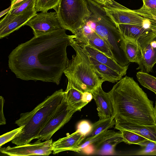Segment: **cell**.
I'll list each match as a JSON object with an SVG mask.
<instances>
[{
	"label": "cell",
	"mask_w": 156,
	"mask_h": 156,
	"mask_svg": "<svg viewBox=\"0 0 156 156\" xmlns=\"http://www.w3.org/2000/svg\"><path fill=\"white\" fill-rule=\"evenodd\" d=\"M107 0L108 1H109V2H111V0Z\"/></svg>",
	"instance_id": "obj_38"
},
{
	"label": "cell",
	"mask_w": 156,
	"mask_h": 156,
	"mask_svg": "<svg viewBox=\"0 0 156 156\" xmlns=\"http://www.w3.org/2000/svg\"><path fill=\"white\" fill-rule=\"evenodd\" d=\"M91 93L97 105L99 119L114 117V105L110 91L105 92L101 85Z\"/></svg>",
	"instance_id": "obj_12"
},
{
	"label": "cell",
	"mask_w": 156,
	"mask_h": 156,
	"mask_svg": "<svg viewBox=\"0 0 156 156\" xmlns=\"http://www.w3.org/2000/svg\"><path fill=\"white\" fill-rule=\"evenodd\" d=\"M154 108L155 112V114L156 115V101H155V106L154 107Z\"/></svg>",
	"instance_id": "obj_37"
},
{
	"label": "cell",
	"mask_w": 156,
	"mask_h": 156,
	"mask_svg": "<svg viewBox=\"0 0 156 156\" xmlns=\"http://www.w3.org/2000/svg\"><path fill=\"white\" fill-rule=\"evenodd\" d=\"M84 136L76 130L66 137L53 142L52 153L55 154L63 151H70L79 153V145Z\"/></svg>",
	"instance_id": "obj_13"
},
{
	"label": "cell",
	"mask_w": 156,
	"mask_h": 156,
	"mask_svg": "<svg viewBox=\"0 0 156 156\" xmlns=\"http://www.w3.org/2000/svg\"><path fill=\"white\" fill-rule=\"evenodd\" d=\"M93 98L92 94L89 92L83 93V98L85 102L87 104Z\"/></svg>",
	"instance_id": "obj_35"
},
{
	"label": "cell",
	"mask_w": 156,
	"mask_h": 156,
	"mask_svg": "<svg viewBox=\"0 0 156 156\" xmlns=\"http://www.w3.org/2000/svg\"><path fill=\"white\" fill-rule=\"evenodd\" d=\"M64 94L65 99L68 103L77 111H80L87 104L84 100L83 93L69 83H68Z\"/></svg>",
	"instance_id": "obj_20"
},
{
	"label": "cell",
	"mask_w": 156,
	"mask_h": 156,
	"mask_svg": "<svg viewBox=\"0 0 156 156\" xmlns=\"http://www.w3.org/2000/svg\"><path fill=\"white\" fill-rule=\"evenodd\" d=\"M81 46L83 48L90 56L99 62L110 67L122 76L126 74L129 65L124 67L121 66L113 58L109 57L89 45Z\"/></svg>",
	"instance_id": "obj_14"
},
{
	"label": "cell",
	"mask_w": 156,
	"mask_h": 156,
	"mask_svg": "<svg viewBox=\"0 0 156 156\" xmlns=\"http://www.w3.org/2000/svg\"><path fill=\"white\" fill-rule=\"evenodd\" d=\"M25 125L19 127L10 132L3 134L0 137V147L12 141L21 132Z\"/></svg>",
	"instance_id": "obj_32"
},
{
	"label": "cell",
	"mask_w": 156,
	"mask_h": 156,
	"mask_svg": "<svg viewBox=\"0 0 156 156\" xmlns=\"http://www.w3.org/2000/svg\"><path fill=\"white\" fill-rule=\"evenodd\" d=\"M111 1V4L103 6L116 26L120 24L145 25L156 21L136 13L114 0Z\"/></svg>",
	"instance_id": "obj_9"
},
{
	"label": "cell",
	"mask_w": 156,
	"mask_h": 156,
	"mask_svg": "<svg viewBox=\"0 0 156 156\" xmlns=\"http://www.w3.org/2000/svg\"><path fill=\"white\" fill-rule=\"evenodd\" d=\"M62 28L34 36L19 44L9 55L8 66L17 78L58 85L69 61V35Z\"/></svg>",
	"instance_id": "obj_1"
},
{
	"label": "cell",
	"mask_w": 156,
	"mask_h": 156,
	"mask_svg": "<svg viewBox=\"0 0 156 156\" xmlns=\"http://www.w3.org/2000/svg\"><path fill=\"white\" fill-rule=\"evenodd\" d=\"M36 0H22L11 5V8L5 16L0 21V28L3 27L16 16L35 9Z\"/></svg>",
	"instance_id": "obj_18"
},
{
	"label": "cell",
	"mask_w": 156,
	"mask_h": 156,
	"mask_svg": "<svg viewBox=\"0 0 156 156\" xmlns=\"http://www.w3.org/2000/svg\"><path fill=\"white\" fill-rule=\"evenodd\" d=\"M123 129L132 131L156 142V125L145 126L132 125L125 127Z\"/></svg>",
	"instance_id": "obj_23"
},
{
	"label": "cell",
	"mask_w": 156,
	"mask_h": 156,
	"mask_svg": "<svg viewBox=\"0 0 156 156\" xmlns=\"http://www.w3.org/2000/svg\"><path fill=\"white\" fill-rule=\"evenodd\" d=\"M77 110L69 105L65 97L35 139L39 143L51 139L53 135L71 119Z\"/></svg>",
	"instance_id": "obj_7"
},
{
	"label": "cell",
	"mask_w": 156,
	"mask_h": 156,
	"mask_svg": "<svg viewBox=\"0 0 156 156\" xmlns=\"http://www.w3.org/2000/svg\"><path fill=\"white\" fill-rule=\"evenodd\" d=\"M142 1V6L133 11L142 16L156 21V0Z\"/></svg>",
	"instance_id": "obj_25"
},
{
	"label": "cell",
	"mask_w": 156,
	"mask_h": 156,
	"mask_svg": "<svg viewBox=\"0 0 156 156\" xmlns=\"http://www.w3.org/2000/svg\"><path fill=\"white\" fill-rule=\"evenodd\" d=\"M37 12L35 9H32L15 16L10 22L0 28V38L2 39L9 36L25 25Z\"/></svg>",
	"instance_id": "obj_15"
},
{
	"label": "cell",
	"mask_w": 156,
	"mask_h": 156,
	"mask_svg": "<svg viewBox=\"0 0 156 156\" xmlns=\"http://www.w3.org/2000/svg\"><path fill=\"white\" fill-rule=\"evenodd\" d=\"M117 26L125 39L137 43L142 50L156 37V21L145 25L120 24Z\"/></svg>",
	"instance_id": "obj_8"
},
{
	"label": "cell",
	"mask_w": 156,
	"mask_h": 156,
	"mask_svg": "<svg viewBox=\"0 0 156 156\" xmlns=\"http://www.w3.org/2000/svg\"><path fill=\"white\" fill-rule=\"evenodd\" d=\"M138 145L144 146L145 148L137 152L136 155H156V142L150 140L140 143Z\"/></svg>",
	"instance_id": "obj_31"
},
{
	"label": "cell",
	"mask_w": 156,
	"mask_h": 156,
	"mask_svg": "<svg viewBox=\"0 0 156 156\" xmlns=\"http://www.w3.org/2000/svg\"><path fill=\"white\" fill-rule=\"evenodd\" d=\"M125 52L129 62H135L138 65L141 62L142 58V51L141 47L137 43L125 39Z\"/></svg>",
	"instance_id": "obj_22"
},
{
	"label": "cell",
	"mask_w": 156,
	"mask_h": 156,
	"mask_svg": "<svg viewBox=\"0 0 156 156\" xmlns=\"http://www.w3.org/2000/svg\"><path fill=\"white\" fill-rule=\"evenodd\" d=\"M56 12L62 27L74 34L91 14L87 0H60Z\"/></svg>",
	"instance_id": "obj_6"
},
{
	"label": "cell",
	"mask_w": 156,
	"mask_h": 156,
	"mask_svg": "<svg viewBox=\"0 0 156 156\" xmlns=\"http://www.w3.org/2000/svg\"><path fill=\"white\" fill-rule=\"evenodd\" d=\"M69 45L75 55L69 61L64 73L68 83L84 93H91L104 82L96 74L91 66L89 56L85 49L75 40L74 35H69Z\"/></svg>",
	"instance_id": "obj_4"
},
{
	"label": "cell",
	"mask_w": 156,
	"mask_h": 156,
	"mask_svg": "<svg viewBox=\"0 0 156 156\" xmlns=\"http://www.w3.org/2000/svg\"><path fill=\"white\" fill-rule=\"evenodd\" d=\"M95 2L98 3L100 4L102 6H105L107 5V4H110L112 3V2H109L107 0H93Z\"/></svg>",
	"instance_id": "obj_36"
},
{
	"label": "cell",
	"mask_w": 156,
	"mask_h": 156,
	"mask_svg": "<svg viewBox=\"0 0 156 156\" xmlns=\"http://www.w3.org/2000/svg\"><path fill=\"white\" fill-rule=\"evenodd\" d=\"M142 51V59L137 69L149 73L156 63V37Z\"/></svg>",
	"instance_id": "obj_16"
},
{
	"label": "cell",
	"mask_w": 156,
	"mask_h": 156,
	"mask_svg": "<svg viewBox=\"0 0 156 156\" xmlns=\"http://www.w3.org/2000/svg\"><path fill=\"white\" fill-rule=\"evenodd\" d=\"M114 108L115 128L119 130L132 125H156L153 102L133 77L126 76L110 91Z\"/></svg>",
	"instance_id": "obj_2"
},
{
	"label": "cell",
	"mask_w": 156,
	"mask_h": 156,
	"mask_svg": "<svg viewBox=\"0 0 156 156\" xmlns=\"http://www.w3.org/2000/svg\"><path fill=\"white\" fill-rule=\"evenodd\" d=\"M89 58L94 70L104 82L107 81L115 83L122 78L121 75L110 67L99 62L90 56Z\"/></svg>",
	"instance_id": "obj_17"
},
{
	"label": "cell",
	"mask_w": 156,
	"mask_h": 156,
	"mask_svg": "<svg viewBox=\"0 0 156 156\" xmlns=\"http://www.w3.org/2000/svg\"><path fill=\"white\" fill-rule=\"evenodd\" d=\"M137 80L141 85L156 95V77L148 73L139 71L136 73Z\"/></svg>",
	"instance_id": "obj_26"
},
{
	"label": "cell",
	"mask_w": 156,
	"mask_h": 156,
	"mask_svg": "<svg viewBox=\"0 0 156 156\" xmlns=\"http://www.w3.org/2000/svg\"><path fill=\"white\" fill-rule=\"evenodd\" d=\"M94 31L86 23L77 32L74 34L75 41L80 45L88 44V37Z\"/></svg>",
	"instance_id": "obj_28"
},
{
	"label": "cell",
	"mask_w": 156,
	"mask_h": 156,
	"mask_svg": "<svg viewBox=\"0 0 156 156\" xmlns=\"http://www.w3.org/2000/svg\"><path fill=\"white\" fill-rule=\"evenodd\" d=\"M33 30L34 36L48 33L62 28L57 12H43L36 13L26 23Z\"/></svg>",
	"instance_id": "obj_10"
},
{
	"label": "cell",
	"mask_w": 156,
	"mask_h": 156,
	"mask_svg": "<svg viewBox=\"0 0 156 156\" xmlns=\"http://www.w3.org/2000/svg\"><path fill=\"white\" fill-rule=\"evenodd\" d=\"M109 57L112 55L108 45L94 31L88 37V44Z\"/></svg>",
	"instance_id": "obj_24"
},
{
	"label": "cell",
	"mask_w": 156,
	"mask_h": 156,
	"mask_svg": "<svg viewBox=\"0 0 156 156\" xmlns=\"http://www.w3.org/2000/svg\"><path fill=\"white\" fill-rule=\"evenodd\" d=\"M64 98V91L60 89L48 96L32 111L21 113L15 123L19 127L25 126L12 143L19 146L35 139Z\"/></svg>",
	"instance_id": "obj_3"
},
{
	"label": "cell",
	"mask_w": 156,
	"mask_h": 156,
	"mask_svg": "<svg viewBox=\"0 0 156 156\" xmlns=\"http://www.w3.org/2000/svg\"><path fill=\"white\" fill-rule=\"evenodd\" d=\"M5 100L3 97L0 96V125H4L6 124V119L4 115L3 106Z\"/></svg>",
	"instance_id": "obj_34"
},
{
	"label": "cell",
	"mask_w": 156,
	"mask_h": 156,
	"mask_svg": "<svg viewBox=\"0 0 156 156\" xmlns=\"http://www.w3.org/2000/svg\"><path fill=\"white\" fill-rule=\"evenodd\" d=\"M115 125L114 117L101 119L91 124L90 131L84 136L82 141L91 138L113 127Z\"/></svg>",
	"instance_id": "obj_21"
},
{
	"label": "cell",
	"mask_w": 156,
	"mask_h": 156,
	"mask_svg": "<svg viewBox=\"0 0 156 156\" xmlns=\"http://www.w3.org/2000/svg\"><path fill=\"white\" fill-rule=\"evenodd\" d=\"M60 0H36L35 9L37 12H47L51 9L56 11Z\"/></svg>",
	"instance_id": "obj_30"
},
{
	"label": "cell",
	"mask_w": 156,
	"mask_h": 156,
	"mask_svg": "<svg viewBox=\"0 0 156 156\" xmlns=\"http://www.w3.org/2000/svg\"><path fill=\"white\" fill-rule=\"evenodd\" d=\"M89 8L91 14L88 19L95 24L94 31L106 43L113 58L122 66L129 65L130 62L125 52V39L115 23L101 5L94 3Z\"/></svg>",
	"instance_id": "obj_5"
},
{
	"label": "cell",
	"mask_w": 156,
	"mask_h": 156,
	"mask_svg": "<svg viewBox=\"0 0 156 156\" xmlns=\"http://www.w3.org/2000/svg\"><path fill=\"white\" fill-rule=\"evenodd\" d=\"M118 133L113 130L108 129L91 138L82 141L79 145V148L81 151L88 146L112 137Z\"/></svg>",
	"instance_id": "obj_27"
},
{
	"label": "cell",
	"mask_w": 156,
	"mask_h": 156,
	"mask_svg": "<svg viewBox=\"0 0 156 156\" xmlns=\"http://www.w3.org/2000/svg\"><path fill=\"white\" fill-rule=\"evenodd\" d=\"M52 139L43 142L1 148L0 152L10 156H48L52 153Z\"/></svg>",
	"instance_id": "obj_11"
},
{
	"label": "cell",
	"mask_w": 156,
	"mask_h": 156,
	"mask_svg": "<svg viewBox=\"0 0 156 156\" xmlns=\"http://www.w3.org/2000/svg\"><path fill=\"white\" fill-rule=\"evenodd\" d=\"M123 142L129 144H139L148 140L146 138L132 131L122 129L120 130Z\"/></svg>",
	"instance_id": "obj_29"
},
{
	"label": "cell",
	"mask_w": 156,
	"mask_h": 156,
	"mask_svg": "<svg viewBox=\"0 0 156 156\" xmlns=\"http://www.w3.org/2000/svg\"><path fill=\"white\" fill-rule=\"evenodd\" d=\"M91 126V124H90L88 121L85 120H83L78 124L76 130L81 133L84 136L90 130Z\"/></svg>",
	"instance_id": "obj_33"
},
{
	"label": "cell",
	"mask_w": 156,
	"mask_h": 156,
	"mask_svg": "<svg viewBox=\"0 0 156 156\" xmlns=\"http://www.w3.org/2000/svg\"><path fill=\"white\" fill-rule=\"evenodd\" d=\"M123 142L121 132L109 138L92 144L95 152L100 155L113 154L116 146Z\"/></svg>",
	"instance_id": "obj_19"
}]
</instances>
